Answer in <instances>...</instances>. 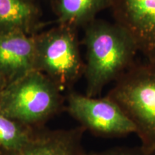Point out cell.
I'll return each mask as SVG.
<instances>
[{"label":"cell","instance_id":"6da1fadb","mask_svg":"<svg viewBox=\"0 0 155 155\" xmlns=\"http://www.w3.org/2000/svg\"><path fill=\"white\" fill-rule=\"evenodd\" d=\"M86 48V96L96 97L112 81H116L135 63L138 50L131 36L120 25L103 19L85 27Z\"/></svg>","mask_w":155,"mask_h":155},{"label":"cell","instance_id":"7a4b0ae2","mask_svg":"<svg viewBox=\"0 0 155 155\" xmlns=\"http://www.w3.org/2000/svg\"><path fill=\"white\" fill-rule=\"evenodd\" d=\"M106 96L134 125L141 146L155 152V62L135 63Z\"/></svg>","mask_w":155,"mask_h":155},{"label":"cell","instance_id":"3957f363","mask_svg":"<svg viewBox=\"0 0 155 155\" xmlns=\"http://www.w3.org/2000/svg\"><path fill=\"white\" fill-rule=\"evenodd\" d=\"M61 89L33 70L0 91V114L26 126L43 122L63 107Z\"/></svg>","mask_w":155,"mask_h":155},{"label":"cell","instance_id":"277c9868","mask_svg":"<svg viewBox=\"0 0 155 155\" xmlns=\"http://www.w3.org/2000/svg\"><path fill=\"white\" fill-rule=\"evenodd\" d=\"M35 70L49 78L61 89L73 86L83 73L76 28L65 25L35 38Z\"/></svg>","mask_w":155,"mask_h":155},{"label":"cell","instance_id":"5b68a950","mask_svg":"<svg viewBox=\"0 0 155 155\" xmlns=\"http://www.w3.org/2000/svg\"><path fill=\"white\" fill-rule=\"evenodd\" d=\"M67 110L81 127L98 137L118 138L136 133L131 120L107 96L98 98L71 92Z\"/></svg>","mask_w":155,"mask_h":155},{"label":"cell","instance_id":"8992f818","mask_svg":"<svg viewBox=\"0 0 155 155\" xmlns=\"http://www.w3.org/2000/svg\"><path fill=\"white\" fill-rule=\"evenodd\" d=\"M114 21L135 42L147 61L155 62V0H111Z\"/></svg>","mask_w":155,"mask_h":155},{"label":"cell","instance_id":"52a82bcc","mask_svg":"<svg viewBox=\"0 0 155 155\" xmlns=\"http://www.w3.org/2000/svg\"><path fill=\"white\" fill-rule=\"evenodd\" d=\"M35 38L21 31L0 32V76L7 84L35 70Z\"/></svg>","mask_w":155,"mask_h":155},{"label":"cell","instance_id":"ba28073f","mask_svg":"<svg viewBox=\"0 0 155 155\" xmlns=\"http://www.w3.org/2000/svg\"><path fill=\"white\" fill-rule=\"evenodd\" d=\"M85 131L81 126L68 130L34 133L22 148L15 151L0 149V155H88L82 144Z\"/></svg>","mask_w":155,"mask_h":155},{"label":"cell","instance_id":"9c48e42d","mask_svg":"<svg viewBox=\"0 0 155 155\" xmlns=\"http://www.w3.org/2000/svg\"><path fill=\"white\" fill-rule=\"evenodd\" d=\"M111 0H58L56 10L61 25L86 27L101 11L111 7Z\"/></svg>","mask_w":155,"mask_h":155},{"label":"cell","instance_id":"30bf717a","mask_svg":"<svg viewBox=\"0 0 155 155\" xmlns=\"http://www.w3.org/2000/svg\"><path fill=\"white\" fill-rule=\"evenodd\" d=\"M35 17V9L24 0H0V32L28 33Z\"/></svg>","mask_w":155,"mask_h":155},{"label":"cell","instance_id":"8fae6325","mask_svg":"<svg viewBox=\"0 0 155 155\" xmlns=\"http://www.w3.org/2000/svg\"><path fill=\"white\" fill-rule=\"evenodd\" d=\"M33 134L28 126L0 114V149L5 151L19 150L28 144Z\"/></svg>","mask_w":155,"mask_h":155},{"label":"cell","instance_id":"7c38bea8","mask_svg":"<svg viewBox=\"0 0 155 155\" xmlns=\"http://www.w3.org/2000/svg\"><path fill=\"white\" fill-rule=\"evenodd\" d=\"M88 155H155V152L147 150L140 145L134 147H115L104 152L91 153Z\"/></svg>","mask_w":155,"mask_h":155},{"label":"cell","instance_id":"4fadbf2b","mask_svg":"<svg viewBox=\"0 0 155 155\" xmlns=\"http://www.w3.org/2000/svg\"><path fill=\"white\" fill-rule=\"evenodd\" d=\"M6 85H7V83H6L5 81L0 76V91L2 90V89L5 87Z\"/></svg>","mask_w":155,"mask_h":155},{"label":"cell","instance_id":"5bb4252c","mask_svg":"<svg viewBox=\"0 0 155 155\" xmlns=\"http://www.w3.org/2000/svg\"><path fill=\"white\" fill-rule=\"evenodd\" d=\"M24 1H26V2H28V0H24Z\"/></svg>","mask_w":155,"mask_h":155},{"label":"cell","instance_id":"9a60e30c","mask_svg":"<svg viewBox=\"0 0 155 155\" xmlns=\"http://www.w3.org/2000/svg\"></svg>","mask_w":155,"mask_h":155}]
</instances>
